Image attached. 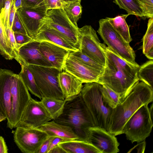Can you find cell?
<instances>
[{
	"mask_svg": "<svg viewBox=\"0 0 153 153\" xmlns=\"http://www.w3.org/2000/svg\"><path fill=\"white\" fill-rule=\"evenodd\" d=\"M53 137L49 136L42 143L37 153H48L51 142Z\"/></svg>",
	"mask_w": 153,
	"mask_h": 153,
	"instance_id": "obj_38",
	"label": "cell"
},
{
	"mask_svg": "<svg viewBox=\"0 0 153 153\" xmlns=\"http://www.w3.org/2000/svg\"><path fill=\"white\" fill-rule=\"evenodd\" d=\"M44 2L47 11L52 9L62 8L65 2L64 0H44Z\"/></svg>",
	"mask_w": 153,
	"mask_h": 153,
	"instance_id": "obj_36",
	"label": "cell"
},
{
	"mask_svg": "<svg viewBox=\"0 0 153 153\" xmlns=\"http://www.w3.org/2000/svg\"><path fill=\"white\" fill-rule=\"evenodd\" d=\"M15 40L19 48L22 45L30 41L32 39L28 35L21 33H14Z\"/></svg>",
	"mask_w": 153,
	"mask_h": 153,
	"instance_id": "obj_37",
	"label": "cell"
},
{
	"mask_svg": "<svg viewBox=\"0 0 153 153\" xmlns=\"http://www.w3.org/2000/svg\"><path fill=\"white\" fill-rule=\"evenodd\" d=\"M8 149L4 138L0 136V153H7Z\"/></svg>",
	"mask_w": 153,
	"mask_h": 153,
	"instance_id": "obj_41",
	"label": "cell"
},
{
	"mask_svg": "<svg viewBox=\"0 0 153 153\" xmlns=\"http://www.w3.org/2000/svg\"><path fill=\"white\" fill-rule=\"evenodd\" d=\"M43 97L65 100L59 87V75L61 72L53 67L27 66Z\"/></svg>",
	"mask_w": 153,
	"mask_h": 153,
	"instance_id": "obj_7",
	"label": "cell"
},
{
	"mask_svg": "<svg viewBox=\"0 0 153 153\" xmlns=\"http://www.w3.org/2000/svg\"><path fill=\"white\" fill-rule=\"evenodd\" d=\"M153 100V89L138 81L124 100L113 109L108 132L115 136L123 134V126L130 117L141 106Z\"/></svg>",
	"mask_w": 153,
	"mask_h": 153,
	"instance_id": "obj_2",
	"label": "cell"
},
{
	"mask_svg": "<svg viewBox=\"0 0 153 153\" xmlns=\"http://www.w3.org/2000/svg\"><path fill=\"white\" fill-rule=\"evenodd\" d=\"M14 2L15 8L16 10L22 7V0H15Z\"/></svg>",
	"mask_w": 153,
	"mask_h": 153,
	"instance_id": "obj_44",
	"label": "cell"
},
{
	"mask_svg": "<svg viewBox=\"0 0 153 153\" xmlns=\"http://www.w3.org/2000/svg\"><path fill=\"white\" fill-rule=\"evenodd\" d=\"M40 51L44 57L52 65V67L62 70L64 61L71 51L62 46L46 41L40 42Z\"/></svg>",
	"mask_w": 153,
	"mask_h": 153,
	"instance_id": "obj_18",
	"label": "cell"
},
{
	"mask_svg": "<svg viewBox=\"0 0 153 153\" xmlns=\"http://www.w3.org/2000/svg\"><path fill=\"white\" fill-rule=\"evenodd\" d=\"M12 105L11 114L7 120V127L11 129L16 128L28 102L31 98L22 78L13 74L10 81Z\"/></svg>",
	"mask_w": 153,
	"mask_h": 153,
	"instance_id": "obj_9",
	"label": "cell"
},
{
	"mask_svg": "<svg viewBox=\"0 0 153 153\" xmlns=\"http://www.w3.org/2000/svg\"><path fill=\"white\" fill-rule=\"evenodd\" d=\"M97 32L108 48L125 61L136 66L135 52L129 45L118 33L106 17L100 20Z\"/></svg>",
	"mask_w": 153,
	"mask_h": 153,
	"instance_id": "obj_6",
	"label": "cell"
},
{
	"mask_svg": "<svg viewBox=\"0 0 153 153\" xmlns=\"http://www.w3.org/2000/svg\"><path fill=\"white\" fill-rule=\"evenodd\" d=\"M62 8L71 22L78 27L77 22L81 17L82 12L80 2H65Z\"/></svg>",
	"mask_w": 153,
	"mask_h": 153,
	"instance_id": "obj_27",
	"label": "cell"
},
{
	"mask_svg": "<svg viewBox=\"0 0 153 153\" xmlns=\"http://www.w3.org/2000/svg\"><path fill=\"white\" fill-rule=\"evenodd\" d=\"M12 29L14 33H17L28 35L26 29L16 12Z\"/></svg>",
	"mask_w": 153,
	"mask_h": 153,
	"instance_id": "obj_35",
	"label": "cell"
},
{
	"mask_svg": "<svg viewBox=\"0 0 153 153\" xmlns=\"http://www.w3.org/2000/svg\"><path fill=\"white\" fill-rule=\"evenodd\" d=\"M59 82L65 101L71 100L79 95L83 87V83L80 80L65 71L59 74Z\"/></svg>",
	"mask_w": 153,
	"mask_h": 153,
	"instance_id": "obj_19",
	"label": "cell"
},
{
	"mask_svg": "<svg viewBox=\"0 0 153 153\" xmlns=\"http://www.w3.org/2000/svg\"><path fill=\"white\" fill-rule=\"evenodd\" d=\"M67 141V140L60 137H53L51 142L48 153L52 148L58 145L59 143Z\"/></svg>",
	"mask_w": 153,
	"mask_h": 153,
	"instance_id": "obj_40",
	"label": "cell"
},
{
	"mask_svg": "<svg viewBox=\"0 0 153 153\" xmlns=\"http://www.w3.org/2000/svg\"><path fill=\"white\" fill-rule=\"evenodd\" d=\"M45 23L56 31L72 46L79 50V27L71 22L62 8L48 10Z\"/></svg>",
	"mask_w": 153,
	"mask_h": 153,
	"instance_id": "obj_8",
	"label": "cell"
},
{
	"mask_svg": "<svg viewBox=\"0 0 153 153\" xmlns=\"http://www.w3.org/2000/svg\"><path fill=\"white\" fill-rule=\"evenodd\" d=\"M53 120L69 127L78 136L79 140L86 142L89 128L95 126L81 93L74 99L65 101L62 113Z\"/></svg>",
	"mask_w": 153,
	"mask_h": 153,
	"instance_id": "obj_3",
	"label": "cell"
},
{
	"mask_svg": "<svg viewBox=\"0 0 153 153\" xmlns=\"http://www.w3.org/2000/svg\"><path fill=\"white\" fill-rule=\"evenodd\" d=\"M102 84L96 82L85 83L81 92L83 101L92 117L95 126L108 131L113 109L103 100Z\"/></svg>",
	"mask_w": 153,
	"mask_h": 153,
	"instance_id": "obj_4",
	"label": "cell"
},
{
	"mask_svg": "<svg viewBox=\"0 0 153 153\" xmlns=\"http://www.w3.org/2000/svg\"><path fill=\"white\" fill-rule=\"evenodd\" d=\"M16 11L14 2V1H13L11 4L9 15V27L11 29Z\"/></svg>",
	"mask_w": 153,
	"mask_h": 153,
	"instance_id": "obj_39",
	"label": "cell"
},
{
	"mask_svg": "<svg viewBox=\"0 0 153 153\" xmlns=\"http://www.w3.org/2000/svg\"><path fill=\"white\" fill-rule=\"evenodd\" d=\"M13 73L10 70L0 69V112L7 120L10 117L12 110L10 81Z\"/></svg>",
	"mask_w": 153,
	"mask_h": 153,
	"instance_id": "obj_17",
	"label": "cell"
},
{
	"mask_svg": "<svg viewBox=\"0 0 153 153\" xmlns=\"http://www.w3.org/2000/svg\"><path fill=\"white\" fill-rule=\"evenodd\" d=\"M143 53L149 59H153V18L149 19L147 28L143 39Z\"/></svg>",
	"mask_w": 153,
	"mask_h": 153,
	"instance_id": "obj_26",
	"label": "cell"
},
{
	"mask_svg": "<svg viewBox=\"0 0 153 153\" xmlns=\"http://www.w3.org/2000/svg\"><path fill=\"white\" fill-rule=\"evenodd\" d=\"M137 76L139 80L143 82L153 89V60H150L140 66Z\"/></svg>",
	"mask_w": 153,
	"mask_h": 153,
	"instance_id": "obj_28",
	"label": "cell"
},
{
	"mask_svg": "<svg viewBox=\"0 0 153 153\" xmlns=\"http://www.w3.org/2000/svg\"><path fill=\"white\" fill-rule=\"evenodd\" d=\"M62 70L73 75L83 83L97 82L100 74L86 66L69 54L64 62Z\"/></svg>",
	"mask_w": 153,
	"mask_h": 153,
	"instance_id": "obj_15",
	"label": "cell"
},
{
	"mask_svg": "<svg viewBox=\"0 0 153 153\" xmlns=\"http://www.w3.org/2000/svg\"><path fill=\"white\" fill-rule=\"evenodd\" d=\"M69 54L85 65L97 72L100 74L104 70V66L82 53L79 50L71 51Z\"/></svg>",
	"mask_w": 153,
	"mask_h": 153,
	"instance_id": "obj_30",
	"label": "cell"
},
{
	"mask_svg": "<svg viewBox=\"0 0 153 153\" xmlns=\"http://www.w3.org/2000/svg\"><path fill=\"white\" fill-rule=\"evenodd\" d=\"M16 128L12 132L14 142L24 153H37L42 143L49 137L46 132L38 128Z\"/></svg>",
	"mask_w": 153,
	"mask_h": 153,
	"instance_id": "obj_11",
	"label": "cell"
},
{
	"mask_svg": "<svg viewBox=\"0 0 153 153\" xmlns=\"http://www.w3.org/2000/svg\"><path fill=\"white\" fill-rule=\"evenodd\" d=\"M16 12L28 35L34 39L45 23L47 12L24 7L18 9Z\"/></svg>",
	"mask_w": 153,
	"mask_h": 153,
	"instance_id": "obj_14",
	"label": "cell"
},
{
	"mask_svg": "<svg viewBox=\"0 0 153 153\" xmlns=\"http://www.w3.org/2000/svg\"><path fill=\"white\" fill-rule=\"evenodd\" d=\"M38 128L46 132L49 136L57 137L67 140L79 139L78 136L69 127L58 123L52 120Z\"/></svg>",
	"mask_w": 153,
	"mask_h": 153,
	"instance_id": "obj_21",
	"label": "cell"
},
{
	"mask_svg": "<svg viewBox=\"0 0 153 153\" xmlns=\"http://www.w3.org/2000/svg\"><path fill=\"white\" fill-rule=\"evenodd\" d=\"M33 39L39 42L46 41L51 42L71 51L79 50L72 46L56 31L45 23L39 30L36 37Z\"/></svg>",
	"mask_w": 153,
	"mask_h": 153,
	"instance_id": "obj_20",
	"label": "cell"
},
{
	"mask_svg": "<svg viewBox=\"0 0 153 153\" xmlns=\"http://www.w3.org/2000/svg\"><path fill=\"white\" fill-rule=\"evenodd\" d=\"M18 74L22 78L28 91L33 95L41 100L42 95L39 89L33 76L27 65H22Z\"/></svg>",
	"mask_w": 153,
	"mask_h": 153,
	"instance_id": "obj_25",
	"label": "cell"
},
{
	"mask_svg": "<svg viewBox=\"0 0 153 153\" xmlns=\"http://www.w3.org/2000/svg\"><path fill=\"white\" fill-rule=\"evenodd\" d=\"M40 42L33 39L21 46L18 49L19 55L24 65H34L53 67L41 53L39 48Z\"/></svg>",
	"mask_w": 153,
	"mask_h": 153,
	"instance_id": "obj_16",
	"label": "cell"
},
{
	"mask_svg": "<svg viewBox=\"0 0 153 153\" xmlns=\"http://www.w3.org/2000/svg\"><path fill=\"white\" fill-rule=\"evenodd\" d=\"M15 0H0V16L5 28L9 27V15L13 1Z\"/></svg>",
	"mask_w": 153,
	"mask_h": 153,
	"instance_id": "obj_32",
	"label": "cell"
},
{
	"mask_svg": "<svg viewBox=\"0 0 153 153\" xmlns=\"http://www.w3.org/2000/svg\"><path fill=\"white\" fill-rule=\"evenodd\" d=\"M153 126L152 118L148 104H144L127 121L123 128L122 133L125 134L127 139L132 143H139L150 135Z\"/></svg>",
	"mask_w": 153,
	"mask_h": 153,
	"instance_id": "obj_5",
	"label": "cell"
},
{
	"mask_svg": "<svg viewBox=\"0 0 153 153\" xmlns=\"http://www.w3.org/2000/svg\"><path fill=\"white\" fill-rule=\"evenodd\" d=\"M142 10L143 17L153 18V0H137Z\"/></svg>",
	"mask_w": 153,
	"mask_h": 153,
	"instance_id": "obj_33",
	"label": "cell"
},
{
	"mask_svg": "<svg viewBox=\"0 0 153 153\" xmlns=\"http://www.w3.org/2000/svg\"><path fill=\"white\" fill-rule=\"evenodd\" d=\"M101 90L103 100L113 109L122 102L120 95L107 86L102 84Z\"/></svg>",
	"mask_w": 153,
	"mask_h": 153,
	"instance_id": "obj_31",
	"label": "cell"
},
{
	"mask_svg": "<svg viewBox=\"0 0 153 153\" xmlns=\"http://www.w3.org/2000/svg\"><path fill=\"white\" fill-rule=\"evenodd\" d=\"M66 153H101L95 147L88 142L82 140H74L59 143Z\"/></svg>",
	"mask_w": 153,
	"mask_h": 153,
	"instance_id": "obj_22",
	"label": "cell"
},
{
	"mask_svg": "<svg viewBox=\"0 0 153 153\" xmlns=\"http://www.w3.org/2000/svg\"><path fill=\"white\" fill-rule=\"evenodd\" d=\"M100 45L106 60L104 70L97 82L107 86L118 93L123 101L134 84L139 80L137 72L140 66L125 61L104 44L101 43Z\"/></svg>",
	"mask_w": 153,
	"mask_h": 153,
	"instance_id": "obj_1",
	"label": "cell"
},
{
	"mask_svg": "<svg viewBox=\"0 0 153 153\" xmlns=\"http://www.w3.org/2000/svg\"><path fill=\"white\" fill-rule=\"evenodd\" d=\"M41 100L53 120L57 118L62 113L65 102V100L43 97Z\"/></svg>",
	"mask_w": 153,
	"mask_h": 153,
	"instance_id": "obj_24",
	"label": "cell"
},
{
	"mask_svg": "<svg viewBox=\"0 0 153 153\" xmlns=\"http://www.w3.org/2000/svg\"><path fill=\"white\" fill-rule=\"evenodd\" d=\"M87 142L101 153H117L119 143L115 136L102 128L94 126L89 130Z\"/></svg>",
	"mask_w": 153,
	"mask_h": 153,
	"instance_id": "obj_13",
	"label": "cell"
},
{
	"mask_svg": "<svg viewBox=\"0 0 153 153\" xmlns=\"http://www.w3.org/2000/svg\"><path fill=\"white\" fill-rule=\"evenodd\" d=\"M6 119V118L0 112V122Z\"/></svg>",
	"mask_w": 153,
	"mask_h": 153,
	"instance_id": "obj_45",
	"label": "cell"
},
{
	"mask_svg": "<svg viewBox=\"0 0 153 153\" xmlns=\"http://www.w3.org/2000/svg\"><path fill=\"white\" fill-rule=\"evenodd\" d=\"M65 2H73V1H79L81 2V0H64Z\"/></svg>",
	"mask_w": 153,
	"mask_h": 153,
	"instance_id": "obj_47",
	"label": "cell"
},
{
	"mask_svg": "<svg viewBox=\"0 0 153 153\" xmlns=\"http://www.w3.org/2000/svg\"><path fill=\"white\" fill-rule=\"evenodd\" d=\"M66 153L65 151L60 146L58 145L52 148L48 153Z\"/></svg>",
	"mask_w": 153,
	"mask_h": 153,
	"instance_id": "obj_42",
	"label": "cell"
},
{
	"mask_svg": "<svg viewBox=\"0 0 153 153\" xmlns=\"http://www.w3.org/2000/svg\"><path fill=\"white\" fill-rule=\"evenodd\" d=\"M113 2L121 9L125 10L129 15L143 17L142 10L137 0H114Z\"/></svg>",
	"mask_w": 153,
	"mask_h": 153,
	"instance_id": "obj_29",
	"label": "cell"
},
{
	"mask_svg": "<svg viewBox=\"0 0 153 153\" xmlns=\"http://www.w3.org/2000/svg\"><path fill=\"white\" fill-rule=\"evenodd\" d=\"M128 14H122L114 18L107 17L110 23L123 38L129 43L132 40L130 34L129 29L126 19Z\"/></svg>",
	"mask_w": 153,
	"mask_h": 153,
	"instance_id": "obj_23",
	"label": "cell"
},
{
	"mask_svg": "<svg viewBox=\"0 0 153 153\" xmlns=\"http://www.w3.org/2000/svg\"><path fill=\"white\" fill-rule=\"evenodd\" d=\"M52 120L41 101H36L31 98L16 127L37 128Z\"/></svg>",
	"mask_w": 153,
	"mask_h": 153,
	"instance_id": "obj_12",
	"label": "cell"
},
{
	"mask_svg": "<svg viewBox=\"0 0 153 153\" xmlns=\"http://www.w3.org/2000/svg\"><path fill=\"white\" fill-rule=\"evenodd\" d=\"M149 110L150 111V113L151 116L152 117V118L153 117V104L152 103L151 105L150 106V108H149Z\"/></svg>",
	"mask_w": 153,
	"mask_h": 153,
	"instance_id": "obj_46",
	"label": "cell"
},
{
	"mask_svg": "<svg viewBox=\"0 0 153 153\" xmlns=\"http://www.w3.org/2000/svg\"><path fill=\"white\" fill-rule=\"evenodd\" d=\"M79 50L104 67L106 57L96 31L90 25L79 28Z\"/></svg>",
	"mask_w": 153,
	"mask_h": 153,
	"instance_id": "obj_10",
	"label": "cell"
},
{
	"mask_svg": "<svg viewBox=\"0 0 153 153\" xmlns=\"http://www.w3.org/2000/svg\"><path fill=\"white\" fill-rule=\"evenodd\" d=\"M135 146L137 147V152H144L146 145L145 140Z\"/></svg>",
	"mask_w": 153,
	"mask_h": 153,
	"instance_id": "obj_43",
	"label": "cell"
},
{
	"mask_svg": "<svg viewBox=\"0 0 153 153\" xmlns=\"http://www.w3.org/2000/svg\"><path fill=\"white\" fill-rule=\"evenodd\" d=\"M22 7L47 11L44 0H22Z\"/></svg>",
	"mask_w": 153,
	"mask_h": 153,
	"instance_id": "obj_34",
	"label": "cell"
}]
</instances>
